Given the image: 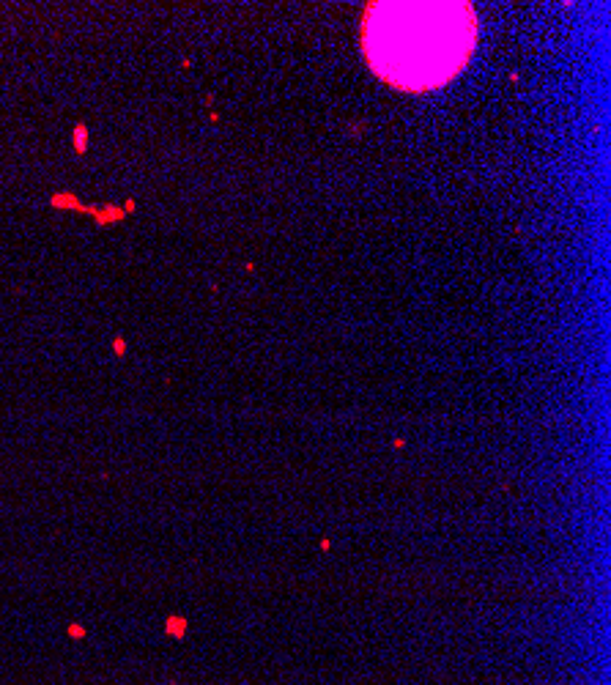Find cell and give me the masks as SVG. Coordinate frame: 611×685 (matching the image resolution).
<instances>
[{
	"label": "cell",
	"mask_w": 611,
	"mask_h": 685,
	"mask_svg": "<svg viewBox=\"0 0 611 685\" xmlns=\"http://www.w3.org/2000/svg\"><path fill=\"white\" fill-rule=\"evenodd\" d=\"M74 151L77 154L88 151V126H85V124H77L74 126Z\"/></svg>",
	"instance_id": "cell-3"
},
{
	"label": "cell",
	"mask_w": 611,
	"mask_h": 685,
	"mask_svg": "<svg viewBox=\"0 0 611 685\" xmlns=\"http://www.w3.org/2000/svg\"><path fill=\"white\" fill-rule=\"evenodd\" d=\"M112 351H116L118 356H124V354H126V340H124L121 335L116 337V340H112Z\"/></svg>",
	"instance_id": "cell-4"
},
{
	"label": "cell",
	"mask_w": 611,
	"mask_h": 685,
	"mask_svg": "<svg viewBox=\"0 0 611 685\" xmlns=\"http://www.w3.org/2000/svg\"><path fill=\"white\" fill-rule=\"evenodd\" d=\"M50 206H55V208H77V211H85V206H83V203H80L71 192H58V195H52Z\"/></svg>",
	"instance_id": "cell-2"
},
{
	"label": "cell",
	"mask_w": 611,
	"mask_h": 685,
	"mask_svg": "<svg viewBox=\"0 0 611 685\" xmlns=\"http://www.w3.org/2000/svg\"><path fill=\"white\" fill-rule=\"evenodd\" d=\"M477 42L469 3H370L362 47L370 69L400 91H433L449 83Z\"/></svg>",
	"instance_id": "cell-1"
},
{
	"label": "cell",
	"mask_w": 611,
	"mask_h": 685,
	"mask_svg": "<svg viewBox=\"0 0 611 685\" xmlns=\"http://www.w3.org/2000/svg\"><path fill=\"white\" fill-rule=\"evenodd\" d=\"M124 211H126V214L134 211V200H126V203H124Z\"/></svg>",
	"instance_id": "cell-5"
}]
</instances>
